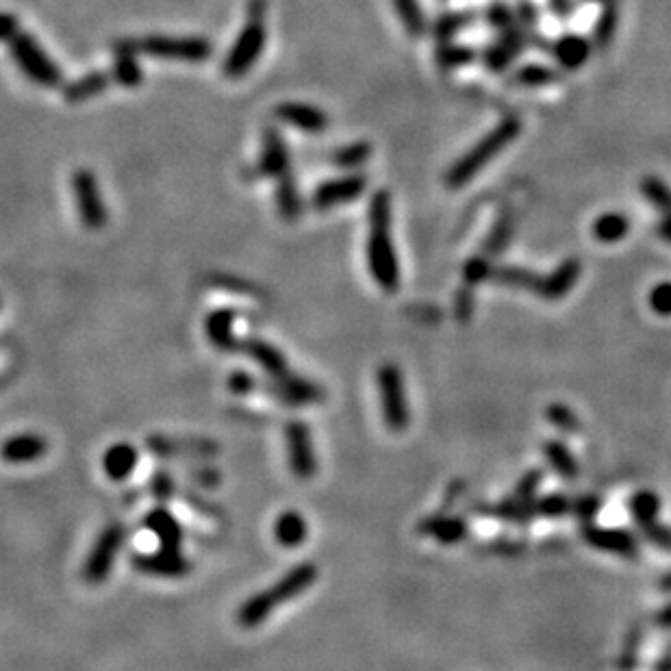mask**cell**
Listing matches in <instances>:
<instances>
[{"label": "cell", "mask_w": 671, "mask_h": 671, "mask_svg": "<svg viewBox=\"0 0 671 671\" xmlns=\"http://www.w3.org/2000/svg\"><path fill=\"white\" fill-rule=\"evenodd\" d=\"M368 268L382 291L393 293L400 287V263L391 240V193L379 190L370 201Z\"/></svg>", "instance_id": "cell-1"}, {"label": "cell", "mask_w": 671, "mask_h": 671, "mask_svg": "<svg viewBox=\"0 0 671 671\" xmlns=\"http://www.w3.org/2000/svg\"><path fill=\"white\" fill-rule=\"evenodd\" d=\"M318 565L315 563H298L287 571L279 582L270 587L268 591L254 593L252 597H248L242 604L240 611H237V624L242 628H257L270 617L271 611L281 604L293 600V597L302 596L304 591L318 580Z\"/></svg>", "instance_id": "cell-2"}, {"label": "cell", "mask_w": 671, "mask_h": 671, "mask_svg": "<svg viewBox=\"0 0 671 671\" xmlns=\"http://www.w3.org/2000/svg\"><path fill=\"white\" fill-rule=\"evenodd\" d=\"M519 131H521V124L518 118L502 120L496 129L487 133V135L482 137V140L476 143L471 151L465 153L463 157L459 159L450 170H448V174H446L448 190H461L463 185H468V183L474 179V176L479 174V172L485 168L489 161L498 157V153H502L504 148H507L508 143L519 135Z\"/></svg>", "instance_id": "cell-3"}, {"label": "cell", "mask_w": 671, "mask_h": 671, "mask_svg": "<svg viewBox=\"0 0 671 671\" xmlns=\"http://www.w3.org/2000/svg\"><path fill=\"white\" fill-rule=\"evenodd\" d=\"M265 0H251L248 3V22L242 26L240 35L232 42L229 54L222 64V74L229 79H240L248 74L257 59L263 54L265 42H268V29H265Z\"/></svg>", "instance_id": "cell-4"}, {"label": "cell", "mask_w": 671, "mask_h": 671, "mask_svg": "<svg viewBox=\"0 0 671 671\" xmlns=\"http://www.w3.org/2000/svg\"><path fill=\"white\" fill-rule=\"evenodd\" d=\"M9 44V51L11 57H14L18 68L25 72L29 79L40 87H48V90H54V87H64V72L54 61L44 53V48L40 46V42L33 40L29 33L20 31L14 40L7 42Z\"/></svg>", "instance_id": "cell-5"}, {"label": "cell", "mask_w": 671, "mask_h": 671, "mask_svg": "<svg viewBox=\"0 0 671 671\" xmlns=\"http://www.w3.org/2000/svg\"><path fill=\"white\" fill-rule=\"evenodd\" d=\"M376 387H379L382 419L391 432H402L409 429L411 411H409L407 387H404L402 370L396 363L380 365L376 371Z\"/></svg>", "instance_id": "cell-6"}, {"label": "cell", "mask_w": 671, "mask_h": 671, "mask_svg": "<svg viewBox=\"0 0 671 671\" xmlns=\"http://www.w3.org/2000/svg\"><path fill=\"white\" fill-rule=\"evenodd\" d=\"M137 53L151 54V57L159 59H176V61H192V64H201V61L211 59L213 54V44L204 37L192 35V37H170V35H146L140 40H133Z\"/></svg>", "instance_id": "cell-7"}, {"label": "cell", "mask_w": 671, "mask_h": 671, "mask_svg": "<svg viewBox=\"0 0 671 671\" xmlns=\"http://www.w3.org/2000/svg\"><path fill=\"white\" fill-rule=\"evenodd\" d=\"M124 539L126 528L118 524V521L104 526L101 535H98L96 543L92 546L90 557L85 558V565H83V578L90 582V585H98V582L107 580Z\"/></svg>", "instance_id": "cell-8"}, {"label": "cell", "mask_w": 671, "mask_h": 671, "mask_svg": "<svg viewBox=\"0 0 671 671\" xmlns=\"http://www.w3.org/2000/svg\"><path fill=\"white\" fill-rule=\"evenodd\" d=\"M72 192H74L76 211L81 224L87 231H98L107 224V209H104L96 176L87 168H79L72 174Z\"/></svg>", "instance_id": "cell-9"}, {"label": "cell", "mask_w": 671, "mask_h": 671, "mask_svg": "<svg viewBox=\"0 0 671 671\" xmlns=\"http://www.w3.org/2000/svg\"><path fill=\"white\" fill-rule=\"evenodd\" d=\"M285 443H287V461L296 479L309 480L318 474V457L313 450L309 426L302 419H291L285 424Z\"/></svg>", "instance_id": "cell-10"}, {"label": "cell", "mask_w": 671, "mask_h": 671, "mask_svg": "<svg viewBox=\"0 0 671 671\" xmlns=\"http://www.w3.org/2000/svg\"><path fill=\"white\" fill-rule=\"evenodd\" d=\"M368 187V176L359 174V172H350V174L337 176V179L321 181L315 187L313 196H311V204L318 211H329L340 204L352 202L361 198V193Z\"/></svg>", "instance_id": "cell-11"}, {"label": "cell", "mask_w": 671, "mask_h": 671, "mask_svg": "<svg viewBox=\"0 0 671 671\" xmlns=\"http://www.w3.org/2000/svg\"><path fill=\"white\" fill-rule=\"evenodd\" d=\"M259 387H263L268 391V396L274 398V400L290 404V407H301V404H315L324 400V391L315 382L302 379L298 374H291V371L281 376V379H270Z\"/></svg>", "instance_id": "cell-12"}, {"label": "cell", "mask_w": 671, "mask_h": 671, "mask_svg": "<svg viewBox=\"0 0 671 671\" xmlns=\"http://www.w3.org/2000/svg\"><path fill=\"white\" fill-rule=\"evenodd\" d=\"M257 172L265 179H282V176L291 174V157L290 148H287L285 140H282L281 131L274 126H268L263 131V143H261V154Z\"/></svg>", "instance_id": "cell-13"}, {"label": "cell", "mask_w": 671, "mask_h": 671, "mask_svg": "<svg viewBox=\"0 0 671 671\" xmlns=\"http://www.w3.org/2000/svg\"><path fill=\"white\" fill-rule=\"evenodd\" d=\"M131 563L142 574L161 576V578H181L192 571V563L181 552L161 550V548L153 554H135Z\"/></svg>", "instance_id": "cell-14"}, {"label": "cell", "mask_w": 671, "mask_h": 671, "mask_svg": "<svg viewBox=\"0 0 671 671\" xmlns=\"http://www.w3.org/2000/svg\"><path fill=\"white\" fill-rule=\"evenodd\" d=\"M274 115L285 124L301 129L304 133H321L329 129V115L320 107L307 103H281L274 109Z\"/></svg>", "instance_id": "cell-15"}, {"label": "cell", "mask_w": 671, "mask_h": 671, "mask_svg": "<svg viewBox=\"0 0 671 671\" xmlns=\"http://www.w3.org/2000/svg\"><path fill=\"white\" fill-rule=\"evenodd\" d=\"M237 352H246L248 357H252L261 368L268 371L270 379H281V376L290 374V365H287L285 354H282L279 348L271 346V343L257 340V337L240 340Z\"/></svg>", "instance_id": "cell-16"}, {"label": "cell", "mask_w": 671, "mask_h": 671, "mask_svg": "<svg viewBox=\"0 0 671 671\" xmlns=\"http://www.w3.org/2000/svg\"><path fill=\"white\" fill-rule=\"evenodd\" d=\"M137 48L133 40H122L113 48V65H111V76L122 87H137L143 79V72L140 61H137Z\"/></svg>", "instance_id": "cell-17"}, {"label": "cell", "mask_w": 671, "mask_h": 671, "mask_svg": "<svg viewBox=\"0 0 671 671\" xmlns=\"http://www.w3.org/2000/svg\"><path fill=\"white\" fill-rule=\"evenodd\" d=\"M143 528H148L154 537H157L161 550L181 552L183 528L168 508H163V507L153 508V511L143 518Z\"/></svg>", "instance_id": "cell-18"}, {"label": "cell", "mask_w": 671, "mask_h": 671, "mask_svg": "<svg viewBox=\"0 0 671 671\" xmlns=\"http://www.w3.org/2000/svg\"><path fill=\"white\" fill-rule=\"evenodd\" d=\"M235 318L237 313L229 307H222L211 311L204 320V332H207L209 341L213 343L218 350L224 352H237V346H240V340L235 337L232 332V326H235Z\"/></svg>", "instance_id": "cell-19"}, {"label": "cell", "mask_w": 671, "mask_h": 671, "mask_svg": "<svg viewBox=\"0 0 671 671\" xmlns=\"http://www.w3.org/2000/svg\"><path fill=\"white\" fill-rule=\"evenodd\" d=\"M524 46H526L524 31L511 26V29L502 31L500 40L487 48L482 59H485V65L491 72H502L504 68H508V64H511L521 51H524Z\"/></svg>", "instance_id": "cell-20"}, {"label": "cell", "mask_w": 671, "mask_h": 671, "mask_svg": "<svg viewBox=\"0 0 671 671\" xmlns=\"http://www.w3.org/2000/svg\"><path fill=\"white\" fill-rule=\"evenodd\" d=\"M148 448L159 457H213L218 446L204 439H170V437H151Z\"/></svg>", "instance_id": "cell-21"}, {"label": "cell", "mask_w": 671, "mask_h": 671, "mask_svg": "<svg viewBox=\"0 0 671 671\" xmlns=\"http://www.w3.org/2000/svg\"><path fill=\"white\" fill-rule=\"evenodd\" d=\"M48 452V441L35 432H25V435H14L5 441L3 459L7 463L22 465L33 463L42 459Z\"/></svg>", "instance_id": "cell-22"}, {"label": "cell", "mask_w": 671, "mask_h": 671, "mask_svg": "<svg viewBox=\"0 0 671 671\" xmlns=\"http://www.w3.org/2000/svg\"><path fill=\"white\" fill-rule=\"evenodd\" d=\"M578 276H580V261L574 257L565 259L550 276L541 279L537 296L546 298V301H561V298L567 296L571 287L576 285Z\"/></svg>", "instance_id": "cell-23"}, {"label": "cell", "mask_w": 671, "mask_h": 671, "mask_svg": "<svg viewBox=\"0 0 671 671\" xmlns=\"http://www.w3.org/2000/svg\"><path fill=\"white\" fill-rule=\"evenodd\" d=\"M111 79H113V76H111V72L92 70V72H87V74L79 76V79L65 83V85L61 87V92H64L65 103L76 104V103H83V101H90V98L98 96V94H103L109 87Z\"/></svg>", "instance_id": "cell-24"}, {"label": "cell", "mask_w": 671, "mask_h": 671, "mask_svg": "<svg viewBox=\"0 0 671 671\" xmlns=\"http://www.w3.org/2000/svg\"><path fill=\"white\" fill-rule=\"evenodd\" d=\"M585 539L593 548L602 552L619 554V557H636V539L626 530H607V528H587Z\"/></svg>", "instance_id": "cell-25"}, {"label": "cell", "mask_w": 671, "mask_h": 671, "mask_svg": "<svg viewBox=\"0 0 671 671\" xmlns=\"http://www.w3.org/2000/svg\"><path fill=\"white\" fill-rule=\"evenodd\" d=\"M418 530L421 535L432 537L439 543H446V546H454V543L463 541L465 535H468V526H465L463 519L459 518H448V515H432V518H426L421 524L418 526Z\"/></svg>", "instance_id": "cell-26"}, {"label": "cell", "mask_w": 671, "mask_h": 671, "mask_svg": "<svg viewBox=\"0 0 671 671\" xmlns=\"http://www.w3.org/2000/svg\"><path fill=\"white\" fill-rule=\"evenodd\" d=\"M137 465V450L131 443L120 441L113 443L103 457V469L111 480L129 479Z\"/></svg>", "instance_id": "cell-27"}, {"label": "cell", "mask_w": 671, "mask_h": 671, "mask_svg": "<svg viewBox=\"0 0 671 671\" xmlns=\"http://www.w3.org/2000/svg\"><path fill=\"white\" fill-rule=\"evenodd\" d=\"M309 535V526L298 511H282L274 521V539L282 548L302 546Z\"/></svg>", "instance_id": "cell-28"}, {"label": "cell", "mask_w": 671, "mask_h": 671, "mask_svg": "<svg viewBox=\"0 0 671 671\" xmlns=\"http://www.w3.org/2000/svg\"><path fill=\"white\" fill-rule=\"evenodd\" d=\"M276 207H279V213L287 222H296L302 215V196L291 174L276 181Z\"/></svg>", "instance_id": "cell-29"}, {"label": "cell", "mask_w": 671, "mask_h": 671, "mask_svg": "<svg viewBox=\"0 0 671 671\" xmlns=\"http://www.w3.org/2000/svg\"><path fill=\"white\" fill-rule=\"evenodd\" d=\"M589 54H591V46L582 40V37L567 35L554 44V57H557L558 64L567 70L580 68V65L589 59Z\"/></svg>", "instance_id": "cell-30"}, {"label": "cell", "mask_w": 671, "mask_h": 671, "mask_svg": "<svg viewBox=\"0 0 671 671\" xmlns=\"http://www.w3.org/2000/svg\"><path fill=\"white\" fill-rule=\"evenodd\" d=\"M474 22V11H446V14H441L439 18L432 22V35L439 42H450L457 33L468 29Z\"/></svg>", "instance_id": "cell-31"}, {"label": "cell", "mask_w": 671, "mask_h": 671, "mask_svg": "<svg viewBox=\"0 0 671 671\" xmlns=\"http://www.w3.org/2000/svg\"><path fill=\"white\" fill-rule=\"evenodd\" d=\"M391 5L409 35L411 37L424 35L426 29H429V22H426L424 9H421L419 0H391Z\"/></svg>", "instance_id": "cell-32"}, {"label": "cell", "mask_w": 671, "mask_h": 671, "mask_svg": "<svg viewBox=\"0 0 671 671\" xmlns=\"http://www.w3.org/2000/svg\"><path fill=\"white\" fill-rule=\"evenodd\" d=\"M493 281L502 282L508 287H519V290H528L532 293L539 291L541 276L532 274L528 270H521L518 265H504V268H493L491 274Z\"/></svg>", "instance_id": "cell-33"}, {"label": "cell", "mask_w": 671, "mask_h": 671, "mask_svg": "<svg viewBox=\"0 0 671 671\" xmlns=\"http://www.w3.org/2000/svg\"><path fill=\"white\" fill-rule=\"evenodd\" d=\"M630 231V222L621 213H604L593 224V235L602 243L619 242Z\"/></svg>", "instance_id": "cell-34"}, {"label": "cell", "mask_w": 671, "mask_h": 671, "mask_svg": "<svg viewBox=\"0 0 671 671\" xmlns=\"http://www.w3.org/2000/svg\"><path fill=\"white\" fill-rule=\"evenodd\" d=\"M435 59L443 70H457L471 64L476 59V51L471 46H465V44L441 42V46L435 53Z\"/></svg>", "instance_id": "cell-35"}, {"label": "cell", "mask_w": 671, "mask_h": 671, "mask_svg": "<svg viewBox=\"0 0 671 671\" xmlns=\"http://www.w3.org/2000/svg\"><path fill=\"white\" fill-rule=\"evenodd\" d=\"M370 157H371L370 143L354 142V143H348V146L337 148V151L332 153V163L341 170H357V168H361Z\"/></svg>", "instance_id": "cell-36"}, {"label": "cell", "mask_w": 671, "mask_h": 671, "mask_svg": "<svg viewBox=\"0 0 671 671\" xmlns=\"http://www.w3.org/2000/svg\"><path fill=\"white\" fill-rule=\"evenodd\" d=\"M543 452H546L548 461H550L552 468L557 469L563 479H574V476H578V463H576L574 454L565 448V443L548 441Z\"/></svg>", "instance_id": "cell-37"}, {"label": "cell", "mask_w": 671, "mask_h": 671, "mask_svg": "<svg viewBox=\"0 0 671 671\" xmlns=\"http://www.w3.org/2000/svg\"><path fill=\"white\" fill-rule=\"evenodd\" d=\"M641 192L654 204V209L661 211L663 218H671V190L667 183L656 176H647L641 181Z\"/></svg>", "instance_id": "cell-38"}, {"label": "cell", "mask_w": 671, "mask_h": 671, "mask_svg": "<svg viewBox=\"0 0 671 671\" xmlns=\"http://www.w3.org/2000/svg\"><path fill=\"white\" fill-rule=\"evenodd\" d=\"M632 515L639 524L646 528V526L656 524V515L661 511V500H658L656 493L652 491H639L630 502Z\"/></svg>", "instance_id": "cell-39"}, {"label": "cell", "mask_w": 671, "mask_h": 671, "mask_svg": "<svg viewBox=\"0 0 671 671\" xmlns=\"http://www.w3.org/2000/svg\"><path fill=\"white\" fill-rule=\"evenodd\" d=\"M513 235V218L508 213H502L500 218H498L496 226H493L489 237H487L485 242V248H482V254H487V257H496L498 252H502L504 248L508 246V240H511Z\"/></svg>", "instance_id": "cell-40"}, {"label": "cell", "mask_w": 671, "mask_h": 671, "mask_svg": "<svg viewBox=\"0 0 671 671\" xmlns=\"http://www.w3.org/2000/svg\"><path fill=\"white\" fill-rule=\"evenodd\" d=\"M557 79V72L546 68V65H526L521 68L518 74H515V81L524 87H543V85H550V83Z\"/></svg>", "instance_id": "cell-41"}, {"label": "cell", "mask_w": 671, "mask_h": 671, "mask_svg": "<svg viewBox=\"0 0 671 671\" xmlns=\"http://www.w3.org/2000/svg\"><path fill=\"white\" fill-rule=\"evenodd\" d=\"M491 274H493V268H491L489 257H487V254H479V257L469 259L463 268V281L468 287H474L482 281L491 279Z\"/></svg>", "instance_id": "cell-42"}, {"label": "cell", "mask_w": 671, "mask_h": 671, "mask_svg": "<svg viewBox=\"0 0 671 671\" xmlns=\"http://www.w3.org/2000/svg\"><path fill=\"white\" fill-rule=\"evenodd\" d=\"M615 26H617V11H615L613 5H607V7H604V11H602L600 20H597V26H596L597 48H607L608 44H611Z\"/></svg>", "instance_id": "cell-43"}, {"label": "cell", "mask_w": 671, "mask_h": 671, "mask_svg": "<svg viewBox=\"0 0 671 671\" xmlns=\"http://www.w3.org/2000/svg\"><path fill=\"white\" fill-rule=\"evenodd\" d=\"M650 307L661 318H669L671 315V282H661L650 293Z\"/></svg>", "instance_id": "cell-44"}, {"label": "cell", "mask_w": 671, "mask_h": 671, "mask_svg": "<svg viewBox=\"0 0 671 671\" xmlns=\"http://www.w3.org/2000/svg\"><path fill=\"white\" fill-rule=\"evenodd\" d=\"M548 419H550L554 426H558V429L567 432L578 429V418H576L565 404H552V407L548 409Z\"/></svg>", "instance_id": "cell-45"}, {"label": "cell", "mask_w": 671, "mask_h": 671, "mask_svg": "<svg viewBox=\"0 0 671 671\" xmlns=\"http://www.w3.org/2000/svg\"><path fill=\"white\" fill-rule=\"evenodd\" d=\"M487 20H489L491 26L496 29L507 31L513 26V11L502 3H493L489 9H487Z\"/></svg>", "instance_id": "cell-46"}, {"label": "cell", "mask_w": 671, "mask_h": 671, "mask_svg": "<svg viewBox=\"0 0 671 671\" xmlns=\"http://www.w3.org/2000/svg\"><path fill=\"white\" fill-rule=\"evenodd\" d=\"M259 387L257 379L248 371H232L231 379H229V390L237 396H248V393L254 391Z\"/></svg>", "instance_id": "cell-47"}, {"label": "cell", "mask_w": 671, "mask_h": 671, "mask_svg": "<svg viewBox=\"0 0 671 671\" xmlns=\"http://www.w3.org/2000/svg\"><path fill=\"white\" fill-rule=\"evenodd\" d=\"M151 491L157 500H168V498H172V493H174V479H172L168 471H157L151 480Z\"/></svg>", "instance_id": "cell-48"}, {"label": "cell", "mask_w": 671, "mask_h": 671, "mask_svg": "<svg viewBox=\"0 0 671 671\" xmlns=\"http://www.w3.org/2000/svg\"><path fill=\"white\" fill-rule=\"evenodd\" d=\"M471 311H474V293H471V287L468 290V285H465L454 298V313H457V320L468 321L471 318Z\"/></svg>", "instance_id": "cell-49"}, {"label": "cell", "mask_w": 671, "mask_h": 671, "mask_svg": "<svg viewBox=\"0 0 671 671\" xmlns=\"http://www.w3.org/2000/svg\"><path fill=\"white\" fill-rule=\"evenodd\" d=\"M539 511L550 515V518H558V515L567 511V500H565L563 496H550L548 500H543L539 504Z\"/></svg>", "instance_id": "cell-50"}, {"label": "cell", "mask_w": 671, "mask_h": 671, "mask_svg": "<svg viewBox=\"0 0 671 671\" xmlns=\"http://www.w3.org/2000/svg\"><path fill=\"white\" fill-rule=\"evenodd\" d=\"M646 532H647V539L656 543V546L665 548V550H671V530L663 528V526L650 524V526H646Z\"/></svg>", "instance_id": "cell-51"}, {"label": "cell", "mask_w": 671, "mask_h": 671, "mask_svg": "<svg viewBox=\"0 0 671 671\" xmlns=\"http://www.w3.org/2000/svg\"><path fill=\"white\" fill-rule=\"evenodd\" d=\"M20 33V22L15 18L14 14H5L3 15V25H0V35H3L5 42H11L15 35Z\"/></svg>", "instance_id": "cell-52"}, {"label": "cell", "mask_w": 671, "mask_h": 671, "mask_svg": "<svg viewBox=\"0 0 671 671\" xmlns=\"http://www.w3.org/2000/svg\"><path fill=\"white\" fill-rule=\"evenodd\" d=\"M519 20H521V25H526V26H532L537 20L535 7H532L530 3H526V0H521L519 3Z\"/></svg>", "instance_id": "cell-53"}, {"label": "cell", "mask_w": 671, "mask_h": 671, "mask_svg": "<svg viewBox=\"0 0 671 671\" xmlns=\"http://www.w3.org/2000/svg\"><path fill=\"white\" fill-rule=\"evenodd\" d=\"M656 231H658V235H661L665 242L671 243V218H663V222H661V224H658Z\"/></svg>", "instance_id": "cell-54"}, {"label": "cell", "mask_w": 671, "mask_h": 671, "mask_svg": "<svg viewBox=\"0 0 671 671\" xmlns=\"http://www.w3.org/2000/svg\"><path fill=\"white\" fill-rule=\"evenodd\" d=\"M552 9L565 18L569 14V0H552Z\"/></svg>", "instance_id": "cell-55"}, {"label": "cell", "mask_w": 671, "mask_h": 671, "mask_svg": "<svg viewBox=\"0 0 671 671\" xmlns=\"http://www.w3.org/2000/svg\"><path fill=\"white\" fill-rule=\"evenodd\" d=\"M658 624H663V626H671V607H667L661 615H658Z\"/></svg>", "instance_id": "cell-56"}, {"label": "cell", "mask_w": 671, "mask_h": 671, "mask_svg": "<svg viewBox=\"0 0 671 671\" xmlns=\"http://www.w3.org/2000/svg\"><path fill=\"white\" fill-rule=\"evenodd\" d=\"M663 587H665V589H671V576H667V578L663 580Z\"/></svg>", "instance_id": "cell-57"}]
</instances>
